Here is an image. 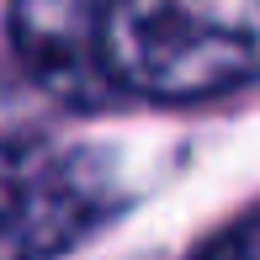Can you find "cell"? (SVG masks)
<instances>
[{
	"mask_svg": "<svg viewBox=\"0 0 260 260\" xmlns=\"http://www.w3.org/2000/svg\"><path fill=\"white\" fill-rule=\"evenodd\" d=\"M112 212L96 159L43 138H0V260H48Z\"/></svg>",
	"mask_w": 260,
	"mask_h": 260,
	"instance_id": "2",
	"label": "cell"
},
{
	"mask_svg": "<svg viewBox=\"0 0 260 260\" xmlns=\"http://www.w3.org/2000/svg\"><path fill=\"white\" fill-rule=\"evenodd\" d=\"M96 6L101 0H16V43L27 64L75 101L112 90L96 53Z\"/></svg>",
	"mask_w": 260,
	"mask_h": 260,
	"instance_id": "3",
	"label": "cell"
},
{
	"mask_svg": "<svg viewBox=\"0 0 260 260\" xmlns=\"http://www.w3.org/2000/svg\"><path fill=\"white\" fill-rule=\"evenodd\" d=\"M186 260H260V207L244 212L239 223H229L223 234H212L202 250L186 255Z\"/></svg>",
	"mask_w": 260,
	"mask_h": 260,
	"instance_id": "4",
	"label": "cell"
},
{
	"mask_svg": "<svg viewBox=\"0 0 260 260\" xmlns=\"http://www.w3.org/2000/svg\"><path fill=\"white\" fill-rule=\"evenodd\" d=\"M96 53L127 96H223L260 80V0H101Z\"/></svg>",
	"mask_w": 260,
	"mask_h": 260,
	"instance_id": "1",
	"label": "cell"
}]
</instances>
